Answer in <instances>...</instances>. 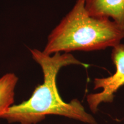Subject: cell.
Segmentation results:
<instances>
[{"label": "cell", "instance_id": "cell-2", "mask_svg": "<svg viewBox=\"0 0 124 124\" xmlns=\"http://www.w3.org/2000/svg\"><path fill=\"white\" fill-rule=\"evenodd\" d=\"M124 39V30L111 20L89 15L85 0H77L72 9L51 31L43 52L47 55L72 51L113 48Z\"/></svg>", "mask_w": 124, "mask_h": 124}, {"label": "cell", "instance_id": "cell-1", "mask_svg": "<svg viewBox=\"0 0 124 124\" xmlns=\"http://www.w3.org/2000/svg\"><path fill=\"white\" fill-rule=\"evenodd\" d=\"M32 58L40 65L44 80L34 90L28 100L13 105L1 116L9 123L36 124L48 115H59L95 124L92 116L87 113L78 100L69 103L62 99L56 86V77L62 68L70 65H84L70 53L47 55L38 49H30Z\"/></svg>", "mask_w": 124, "mask_h": 124}, {"label": "cell", "instance_id": "cell-3", "mask_svg": "<svg viewBox=\"0 0 124 124\" xmlns=\"http://www.w3.org/2000/svg\"><path fill=\"white\" fill-rule=\"evenodd\" d=\"M111 58L116 67V72L107 78H95L94 90L102 89L100 93L87 95V100L90 108L94 113L102 102H111L114 94L124 85V44L120 43L112 48Z\"/></svg>", "mask_w": 124, "mask_h": 124}, {"label": "cell", "instance_id": "cell-4", "mask_svg": "<svg viewBox=\"0 0 124 124\" xmlns=\"http://www.w3.org/2000/svg\"><path fill=\"white\" fill-rule=\"evenodd\" d=\"M85 8L90 16L108 18L124 30V0H85Z\"/></svg>", "mask_w": 124, "mask_h": 124}, {"label": "cell", "instance_id": "cell-5", "mask_svg": "<svg viewBox=\"0 0 124 124\" xmlns=\"http://www.w3.org/2000/svg\"><path fill=\"white\" fill-rule=\"evenodd\" d=\"M18 80V77L13 72L7 73L0 78V117L13 105Z\"/></svg>", "mask_w": 124, "mask_h": 124}]
</instances>
